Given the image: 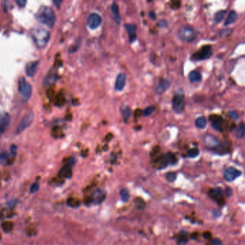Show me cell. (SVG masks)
I'll return each instance as SVG.
<instances>
[{
    "instance_id": "cell-51",
    "label": "cell",
    "mask_w": 245,
    "mask_h": 245,
    "mask_svg": "<svg viewBox=\"0 0 245 245\" xmlns=\"http://www.w3.org/2000/svg\"><path fill=\"white\" fill-rule=\"evenodd\" d=\"M61 2H61V1H54V3H55V5H56V6H57L58 7H59L60 4H61Z\"/></svg>"
},
{
    "instance_id": "cell-22",
    "label": "cell",
    "mask_w": 245,
    "mask_h": 245,
    "mask_svg": "<svg viewBox=\"0 0 245 245\" xmlns=\"http://www.w3.org/2000/svg\"><path fill=\"white\" fill-rule=\"evenodd\" d=\"M188 242V234L185 231H180L177 237V242L178 245H185Z\"/></svg>"
},
{
    "instance_id": "cell-34",
    "label": "cell",
    "mask_w": 245,
    "mask_h": 245,
    "mask_svg": "<svg viewBox=\"0 0 245 245\" xmlns=\"http://www.w3.org/2000/svg\"><path fill=\"white\" fill-rule=\"evenodd\" d=\"M55 104L58 106H62L65 102V97L64 95L62 93H60L57 95L56 97H55Z\"/></svg>"
},
{
    "instance_id": "cell-12",
    "label": "cell",
    "mask_w": 245,
    "mask_h": 245,
    "mask_svg": "<svg viewBox=\"0 0 245 245\" xmlns=\"http://www.w3.org/2000/svg\"><path fill=\"white\" fill-rule=\"evenodd\" d=\"M101 22H102L101 17H100L99 15L96 14V13H92V14L90 15L89 17H88L87 24L88 26L91 29L94 30V29L99 28L100 25L101 24Z\"/></svg>"
},
{
    "instance_id": "cell-47",
    "label": "cell",
    "mask_w": 245,
    "mask_h": 245,
    "mask_svg": "<svg viewBox=\"0 0 245 245\" xmlns=\"http://www.w3.org/2000/svg\"><path fill=\"white\" fill-rule=\"evenodd\" d=\"M47 94H48V96L50 98V99H52V98H53V97H54V91H53V90H51V89L48 90Z\"/></svg>"
},
{
    "instance_id": "cell-23",
    "label": "cell",
    "mask_w": 245,
    "mask_h": 245,
    "mask_svg": "<svg viewBox=\"0 0 245 245\" xmlns=\"http://www.w3.org/2000/svg\"><path fill=\"white\" fill-rule=\"evenodd\" d=\"M237 18H238V15H237L236 12L234 10L230 11V12H229V14L228 15V17H227V20L225 21L224 25L227 26L231 24H233V23L236 22Z\"/></svg>"
},
{
    "instance_id": "cell-39",
    "label": "cell",
    "mask_w": 245,
    "mask_h": 245,
    "mask_svg": "<svg viewBox=\"0 0 245 245\" xmlns=\"http://www.w3.org/2000/svg\"><path fill=\"white\" fill-rule=\"evenodd\" d=\"M39 187L40 186L38 183L36 182L33 183V184L32 185L31 188H30V191H31V193H36L38 190H39Z\"/></svg>"
},
{
    "instance_id": "cell-49",
    "label": "cell",
    "mask_w": 245,
    "mask_h": 245,
    "mask_svg": "<svg viewBox=\"0 0 245 245\" xmlns=\"http://www.w3.org/2000/svg\"><path fill=\"white\" fill-rule=\"evenodd\" d=\"M204 237H205L206 239H209V238H211V234L210 232H204Z\"/></svg>"
},
{
    "instance_id": "cell-2",
    "label": "cell",
    "mask_w": 245,
    "mask_h": 245,
    "mask_svg": "<svg viewBox=\"0 0 245 245\" xmlns=\"http://www.w3.org/2000/svg\"><path fill=\"white\" fill-rule=\"evenodd\" d=\"M154 166L157 169L162 170L169 165H175L177 163V158L174 154L167 152L164 155L157 156L153 159Z\"/></svg>"
},
{
    "instance_id": "cell-43",
    "label": "cell",
    "mask_w": 245,
    "mask_h": 245,
    "mask_svg": "<svg viewBox=\"0 0 245 245\" xmlns=\"http://www.w3.org/2000/svg\"><path fill=\"white\" fill-rule=\"evenodd\" d=\"M211 245H223V244L219 239H214L212 240Z\"/></svg>"
},
{
    "instance_id": "cell-4",
    "label": "cell",
    "mask_w": 245,
    "mask_h": 245,
    "mask_svg": "<svg viewBox=\"0 0 245 245\" xmlns=\"http://www.w3.org/2000/svg\"><path fill=\"white\" fill-rule=\"evenodd\" d=\"M212 46L211 45H204L192 55V59L194 61H204V60L209 58L212 55Z\"/></svg>"
},
{
    "instance_id": "cell-10",
    "label": "cell",
    "mask_w": 245,
    "mask_h": 245,
    "mask_svg": "<svg viewBox=\"0 0 245 245\" xmlns=\"http://www.w3.org/2000/svg\"><path fill=\"white\" fill-rule=\"evenodd\" d=\"M33 119H34L33 113L30 112L28 114L22 119V121H20L18 127H17L16 130L17 134H20V133L22 132L23 131L25 130L31 124L32 121H33Z\"/></svg>"
},
{
    "instance_id": "cell-32",
    "label": "cell",
    "mask_w": 245,
    "mask_h": 245,
    "mask_svg": "<svg viewBox=\"0 0 245 245\" xmlns=\"http://www.w3.org/2000/svg\"><path fill=\"white\" fill-rule=\"evenodd\" d=\"M2 227L3 230L5 231V232L8 233L10 232V231L13 229V223L11 221H5V222L2 223Z\"/></svg>"
},
{
    "instance_id": "cell-9",
    "label": "cell",
    "mask_w": 245,
    "mask_h": 245,
    "mask_svg": "<svg viewBox=\"0 0 245 245\" xmlns=\"http://www.w3.org/2000/svg\"><path fill=\"white\" fill-rule=\"evenodd\" d=\"M209 196L214 201L217 203L219 206H222L225 204V199L223 198L222 189L219 187L211 188L209 190Z\"/></svg>"
},
{
    "instance_id": "cell-35",
    "label": "cell",
    "mask_w": 245,
    "mask_h": 245,
    "mask_svg": "<svg viewBox=\"0 0 245 245\" xmlns=\"http://www.w3.org/2000/svg\"><path fill=\"white\" fill-rule=\"evenodd\" d=\"M155 106H150V107L145 108V109H144V111H142V114H143L144 117H148V116H150L154 111H155Z\"/></svg>"
},
{
    "instance_id": "cell-14",
    "label": "cell",
    "mask_w": 245,
    "mask_h": 245,
    "mask_svg": "<svg viewBox=\"0 0 245 245\" xmlns=\"http://www.w3.org/2000/svg\"><path fill=\"white\" fill-rule=\"evenodd\" d=\"M209 120L211 121V125L214 130L220 132L223 130V119L221 116L212 114L209 117Z\"/></svg>"
},
{
    "instance_id": "cell-52",
    "label": "cell",
    "mask_w": 245,
    "mask_h": 245,
    "mask_svg": "<svg viewBox=\"0 0 245 245\" xmlns=\"http://www.w3.org/2000/svg\"><path fill=\"white\" fill-rule=\"evenodd\" d=\"M1 132H1V131H0V135H1Z\"/></svg>"
},
{
    "instance_id": "cell-42",
    "label": "cell",
    "mask_w": 245,
    "mask_h": 245,
    "mask_svg": "<svg viewBox=\"0 0 245 245\" xmlns=\"http://www.w3.org/2000/svg\"><path fill=\"white\" fill-rule=\"evenodd\" d=\"M232 32V30H229V29H226V30H223L221 32V35H225V36H228L230 35V34Z\"/></svg>"
},
{
    "instance_id": "cell-50",
    "label": "cell",
    "mask_w": 245,
    "mask_h": 245,
    "mask_svg": "<svg viewBox=\"0 0 245 245\" xmlns=\"http://www.w3.org/2000/svg\"><path fill=\"white\" fill-rule=\"evenodd\" d=\"M141 114H142V111H141L140 109H138L137 110H136V111H135V117H139Z\"/></svg>"
},
{
    "instance_id": "cell-11",
    "label": "cell",
    "mask_w": 245,
    "mask_h": 245,
    "mask_svg": "<svg viewBox=\"0 0 245 245\" xmlns=\"http://www.w3.org/2000/svg\"><path fill=\"white\" fill-rule=\"evenodd\" d=\"M241 175H242L241 171L233 167H229L225 170L224 173H223V177L228 182H231L238 177H240Z\"/></svg>"
},
{
    "instance_id": "cell-27",
    "label": "cell",
    "mask_w": 245,
    "mask_h": 245,
    "mask_svg": "<svg viewBox=\"0 0 245 245\" xmlns=\"http://www.w3.org/2000/svg\"><path fill=\"white\" fill-rule=\"evenodd\" d=\"M134 203L136 209H137L138 210H143L145 209L146 203L142 198H135L134 199Z\"/></svg>"
},
{
    "instance_id": "cell-13",
    "label": "cell",
    "mask_w": 245,
    "mask_h": 245,
    "mask_svg": "<svg viewBox=\"0 0 245 245\" xmlns=\"http://www.w3.org/2000/svg\"><path fill=\"white\" fill-rule=\"evenodd\" d=\"M11 122V117L8 113L5 111L0 112V131L2 132L8 128Z\"/></svg>"
},
{
    "instance_id": "cell-5",
    "label": "cell",
    "mask_w": 245,
    "mask_h": 245,
    "mask_svg": "<svg viewBox=\"0 0 245 245\" xmlns=\"http://www.w3.org/2000/svg\"><path fill=\"white\" fill-rule=\"evenodd\" d=\"M184 100L185 96L183 90L177 91L173 99V107L176 113L180 114L183 112L184 109Z\"/></svg>"
},
{
    "instance_id": "cell-40",
    "label": "cell",
    "mask_w": 245,
    "mask_h": 245,
    "mask_svg": "<svg viewBox=\"0 0 245 245\" xmlns=\"http://www.w3.org/2000/svg\"><path fill=\"white\" fill-rule=\"evenodd\" d=\"M229 117H230L231 118L233 119V120H237V119H239V115H238V114L236 112V111H229Z\"/></svg>"
},
{
    "instance_id": "cell-36",
    "label": "cell",
    "mask_w": 245,
    "mask_h": 245,
    "mask_svg": "<svg viewBox=\"0 0 245 245\" xmlns=\"http://www.w3.org/2000/svg\"><path fill=\"white\" fill-rule=\"evenodd\" d=\"M199 154V150L197 148H192L188 151V156L189 157H196Z\"/></svg>"
},
{
    "instance_id": "cell-48",
    "label": "cell",
    "mask_w": 245,
    "mask_h": 245,
    "mask_svg": "<svg viewBox=\"0 0 245 245\" xmlns=\"http://www.w3.org/2000/svg\"><path fill=\"white\" fill-rule=\"evenodd\" d=\"M150 17H151L152 20H155L156 19V14L155 13V12H151L150 13Z\"/></svg>"
},
{
    "instance_id": "cell-17",
    "label": "cell",
    "mask_w": 245,
    "mask_h": 245,
    "mask_svg": "<svg viewBox=\"0 0 245 245\" xmlns=\"http://www.w3.org/2000/svg\"><path fill=\"white\" fill-rule=\"evenodd\" d=\"M125 28L127 29V31L128 32L129 40L130 42H134L137 39V27L133 24H126Z\"/></svg>"
},
{
    "instance_id": "cell-33",
    "label": "cell",
    "mask_w": 245,
    "mask_h": 245,
    "mask_svg": "<svg viewBox=\"0 0 245 245\" xmlns=\"http://www.w3.org/2000/svg\"><path fill=\"white\" fill-rule=\"evenodd\" d=\"M120 196L121 199L124 202H127L130 198V194H129L128 190L126 188H122L120 190Z\"/></svg>"
},
{
    "instance_id": "cell-38",
    "label": "cell",
    "mask_w": 245,
    "mask_h": 245,
    "mask_svg": "<svg viewBox=\"0 0 245 245\" xmlns=\"http://www.w3.org/2000/svg\"><path fill=\"white\" fill-rule=\"evenodd\" d=\"M176 178V173H168L166 175V179L169 182H173Z\"/></svg>"
},
{
    "instance_id": "cell-45",
    "label": "cell",
    "mask_w": 245,
    "mask_h": 245,
    "mask_svg": "<svg viewBox=\"0 0 245 245\" xmlns=\"http://www.w3.org/2000/svg\"><path fill=\"white\" fill-rule=\"evenodd\" d=\"M27 3V2L25 0H17V4L20 6V7H24L25 6Z\"/></svg>"
},
{
    "instance_id": "cell-29",
    "label": "cell",
    "mask_w": 245,
    "mask_h": 245,
    "mask_svg": "<svg viewBox=\"0 0 245 245\" xmlns=\"http://www.w3.org/2000/svg\"><path fill=\"white\" fill-rule=\"evenodd\" d=\"M67 204L71 208H78L81 205L80 200L74 198H70L67 200Z\"/></svg>"
},
{
    "instance_id": "cell-7",
    "label": "cell",
    "mask_w": 245,
    "mask_h": 245,
    "mask_svg": "<svg viewBox=\"0 0 245 245\" xmlns=\"http://www.w3.org/2000/svg\"><path fill=\"white\" fill-rule=\"evenodd\" d=\"M19 91L25 101H28L31 96L32 92V86L28 84L25 78H22L19 81Z\"/></svg>"
},
{
    "instance_id": "cell-1",
    "label": "cell",
    "mask_w": 245,
    "mask_h": 245,
    "mask_svg": "<svg viewBox=\"0 0 245 245\" xmlns=\"http://www.w3.org/2000/svg\"><path fill=\"white\" fill-rule=\"evenodd\" d=\"M36 19L40 22L52 28L55 22V15L53 9L47 6H43L40 8L35 15Z\"/></svg>"
},
{
    "instance_id": "cell-19",
    "label": "cell",
    "mask_w": 245,
    "mask_h": 245,
    "mask_svg": "<svg viewBox=\"0 0 245 245\" xmlns=\"http://www.w3.org/2000/svg\"><path fill=\"white\" fill-rule=\"evenodd\" d=\"M38 66H39V62L38 61H34V62L29 63L26 66V73L28 76L32 77L38 71Z\"/></svg>"
},
{
    "instance_id": "cell-8",
    "label": "cell",
    "mask_w": 245,
    "mask_h": 245,
    "mask_svg": "<svg viewBox=\"0 0 245 245\" xmlns=\"http://www.w3.org/2000/svg\"><path fill=\"white\" fill-rule=\"evenodd\" d=\"M107 197V191L104 189H96L89 198H87V204H95L96 205L101 204Z\"/></svg>"
},
{
    "instance_id": "cell-46",
    "label": "cell",
    "mask_w": 245,
    "mask_h": 245,
    "mask_svg": "<svg viewBox=\"0 0 245 245\" xmlns=\"http://www.w3.org/2000/svg\"><path fill=\"white\" fill-rule=\"evenodd\" d=\"M158 25L161 27V28H163V27H165V26L167 25V22L165 20H161L159 22V24H158Z\"/></svg>"
},
{
    "instance_id": "cell-30",
    "label": "cell",
    "mask_w": 245,
    "mask_h": 245,
    "mask_svg": "<svg viewBox=\"0 0 245 245\" xmlns=\"http://www.w3.org/2000/svg\"><path fill=\"white\" fill-rule=\"evenodd\" d=\"M226 13H227L226 12V10H221L216 13L214 18V23H219L221 22L223 19V17H224Z\"/></svg>"
},
{
    "instance_id": "cell-28",
    "label": "cell",
    "mask_w": 245,
    "mask_h": 245,
    "mask_svg": "<svg viewBox=\"0 0 245 245\" xmlns=\"http://www.w3.org/2000/svg\"><path fill=\"white\" fill-rule=\"evenodd\" d=\"M195 124H196L198 128L204 129L206 128V125H207V120L204 117H200L198 119H196Z\"/></svg>"
},
{
    "instance_id": "cell-25",
    "label": "cell",
    "mask_w": 245,
    "mask_h": 245,
    "mask_svg": "<svg viewBox=\"0 0 245 245\" xmlns=\"http://www.w3.org/2000/svg\"><path fill=\"white\" fill-rule=\"evenodd\" d=\"M188 78L191 82L198 83V82H200V81H201L202 76L199 72H198V71H192V72L190 73Z\"/></svg>"
},
{
    "instance_id": "cell-6",
    "label": "cell",
    "mask_w": 245,
    "mask_h": 245,
    "mask_svg": "<svg viewBox=\"0 0 245 245\" xmlns=\"http://www.w3.org/2000/svg\"><path fill=\"white\" fill-rule=\"evenodd\" d=\"M178 36L182 40L192 42L196 39L197 35L194 29L188 26L182 27L178 32Z\"/></svg>"
},
{
    "instance_id": "cell-44",
    "label": "cell",
    "mask_w": 245,
    "mask_h": 245,
    "mask_svg": "<svg viewBox=\"0 0 245 245\" xmlns=\"http://www.w3.org/2000/svg\"><path fill=\"white\" fill-rule=\"evenodd\" d=\"M17 148L16 145H12L11 147L10 152H11V154L13 156H15V155L17 154Z\"/></svg>"
},
{
    "instance_id": "cell-15",
    "label": "cell",
    "mask_w": 245,
    "mask_h": 245,
    "mask_svg": "<svg viewBox=\"0 0 245 245\" xmlns=\"http://www.w3.org/2000/svg\"><path fill=\"white\" fill-rule=\"evenodd\" d=\"M170 86H171V83H170L167 79L162 78L161 81H160L157 86V87L155 88V92L157 94H162L165 93L168 89Z\"/></svg>"
},
{
    "instance_id": "cell-18",
    "label": "cell",
    "mask_w": 245,
    "mask_h": 245,
    "mask_svg": "<svg viewBox=\"0 0 245 245\" xmlns=\"http://www.w3.org/2000/svg\"><path fill=\"white\" fill-rule=\"evenodd\" d=\"M204 141H205V143L206 145L209 147L211 149L214 150H215L220 144L219 140H218L215 137L212 135H206L205 137V139H204Z\"/></svg>"
},
{
    "instance_id": "cell-24",
    "label": "cell",
    "mask_w": 245,
    "mask_h": 245,
    "mask_svg": "<svg viewBox=\"0 0 245 245\" xmlns=\"http://www.w3.org/2000/svg\"><path fill=\"white\" fill-rule=\"evenodd\" d=\"M111 12H112V14L114 17V19L117 25H119L121 22V17L120 15H119L118 5L115 2H113L112 5H111Z\"/></svg>"
},
{
    "instance_id": "cell-41",
    "label": "cell",
    "mask_w": 245,
    "mask_h": 245,
    "mask_svg": "<svg viewBox=\"0 0 245 245\" xmlns=\"http://www.w3.org/2000/svg\"><path fill=\"white\" fill-rule=\"evenodd\" d=\"M180 2H173L171 5V7L173 9H177L180 8Z\"/></svg>"
},
{
    "instance_id": "cell-20",
    "label": "cell",
    "mask_w": 245,
    "mask_h": 245,
    "mask_svg": "<svg viewBox=\"0 0 245 245\" xmlns=\"http://www.w3.org/2000/svg\"><path fill=\"white\" fill-rule=\"evenodd\" d=\"M72 175V166L67 163L61 168L59 172V177L62 178H69Z\"/></svg>"
},
{
    "instance_id": "cell-31",
    "label": "cell",
    "mask_w": 245,
    "mask_h": 245,
    "mask_svg": "<svg viewBox=\"0 0 245 245\" xmlns=\"http://www.w3.org/2000/svg\"><path fill=\"white\" fill-rule=\"evenodd\" d=\"M244 134V124L242 122L239 125L236 130V135L238 138H242Z\"/></svg>"
},
{
    "instance_id": "cell-37",
    "label": "cell",
    "mask_w": 245,
    "mask_h": 245,
    "mask_svg": "<svg viewBox=\"0 0 245 245\" xmlns=\"http://www.w3.org/2000/svg\"><path fill=\"white\" fill-rule=\"evenodd\" d=\"M8 162V155L6 152H3L0 154V163L5 164Z\"/></svg>"
},
{
    "instance_id": "cell-16",
    "label": "cell",
    "mask_w": 245,
    "mask_h": 245,
    "mask_svg": "<svg viewBox=\"0 0 245 245\" xmlns=\"http://www.w3.org/2000/svg\"><path fill=\"white\" fill-rule=\"evenodd\" d=\"M126 85V75L124 73H119L116 79L115 88L118 91H121Z\"/></svg>"
},
{
    "instance_id": "cell-21",
    "label": "cell",
    "mask_w": 245,
    "mask_h": 245,
    "mask_svg": "<svg viewBox=\"0 0 245 245\" xmlns=\"http://www.w3.org/2000/svg\"><path fill=\"white\" fill-rule=\"evenodd\" d=\"M56 80H57L56 74H55V73L51 72V73H49V74H48L45 79H44L43 85L45 86H51V85L53 84L56 81Z\"/></svg>"
},
{
    "instance_id": "cell-3",
    "label": "cell",
    "mask_w": 245,
    "mask_h": 245,
    "mask_svg": "<svg viewBox=\"0 0 245 245\" xmlns=\"http://www.w3.org/2000/svg\"><path fill=\"white\" fill-rule=\"evenodd\" d=\"M32 37L38 48H43L50 39V33L43 28H35L32 30Z\"/></svg>"
},
{
    "instance_id": "cell-26",
    "label": "cell",
    "mask_w": 245,
    "mask_h": 245,
    "mask_svg": "<svg viewBox=\"0 0 245 245\" xmlns=\"http://www.w3.org/2000/svg\"><path fill=\"white\" fill-rule=\"evenodd\" d=\"M121 113H122V117L123 119H124V121H127L129 120V119L130 118L131 115H132V111H131V109L127 106H123L122 109H121Z\"/></svg>"
}]
</instances>
